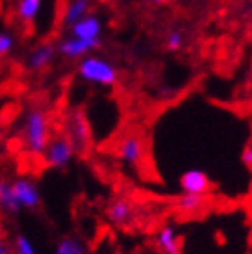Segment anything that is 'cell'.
<instances>
[{
    "mask_svg": "<svg viewBox=\"0 0 252 254\" xmlns=\"http://www.w3.org/2000/svg\"><path fill=\"white\" fill-rule=\"evenodd\" d=\"M51 118L47 110L40 107L29 108L22 123V141L31 155H42L51 141Z\"/></svg>",
    "mask_w": 252,
    "mask_h": 254,
    "instance_id": "cell-1",
    "label": "cell"
},
{
    "mask_svg": "<svg viewBox=\"0 0 252 254\" xmlns=\"http://www.w3.org/2000/svg\"><path fill=\"white\" fill-rule=\"evenodd\" d=\"M78 76L85 83L101 88H112L119 79V70L116 64L101 54H88L78 62Z\"/></svg>",
    "mask_w": 252,
    "mask_h": 254,
    "instance_id": "cell-2",
    "label": "cell"
},
{
    "mask_svg": "<svg viewBox=\"0 0 252 254\" xmlns=\"http://www.w3.org/2000/svg\"><path fill=\"white\" fill-rule=\"evenodd\" d=\"M76 153L78 152H76L74 144L70 142V139L65 133H58V135L51 137V141L45 146L42 157H44V162L49 168H53V170H65V168L72 164Z\"/></svg>",
    "mask_w": 252,
    "mask_h": 254,
    "instance_id": "cell-3",
    "label": "cell"
},
{
    "mask_svg": "<svg viewBox=\"0 0 252 254\" xmlns=\"http://www.w3.org/2000/svg\"><path fill=\"white\" fill-rule=\"evenodd\" d=\"M103 44V38L97 40H83V38H76V36H65L56 44V53L58 56L65 60H81L88 54L96 53Z\"/></svg>",
    "mask_w": 252,
    "mask_h": 254,
    "instance_id": "cell-4",
    "label": "cell"
},
{
    "mask_svg": "<svg viewBox=\"0 0 252 254\" xmlns=\"http://www.w3.org/2000/svg\"><path fill=\"white\" fill-rule=\"evenodd\" d=\"M11 190L15 195L16 202H18L22 211H31L36 209L42 204V193H40L38 184L29 179V177H18L11 181Z\"/></svg>",
    "mask_w": 252,
    "mask_h": 254,
    "instance_id": "cell-5",
    "label": "cell"
},
{
    "mask_svg": "<svg viewBox=\"0 0 252 254\" xmlns=\"http://www.w3.org/2000/svg\"><path fill=\"white\" fill-rule=\"evenodd\" d=\"M65 127H67V132L65 135L70 139V142L74 144L76 152H83L87 150L88 142H90V127H88L87 118L83 116V112L79 110H74L67 116V121H65Z\"/></svg>",
    "mask_w": 252,
    "mask_h": 254,
    "instance_id": "cell-6",
    "label": "cell"
},
{
    "mask_svg": "<svg viewBox=\"0 0 252 254\" xmlns=\"http://www.w3.org/2000/svg\"><path fill=\"white\" fill-rule=\"evenodd\" d=\"M179 186L182 193H191V195H207L213 190V182L209 175L200 168H189L179 179Z\"/></svg>",
    "mask_w": 252,
    "mask_h": 254,
    "instance_id": "cell-7",
    "label": "cell"
},
{
    "mask_svg": "<svg viewBox=\"0 0 252 254\" xmlns=\"http://www.w3.org/2000/svg\"><path fill=\"white\" fill-rule=\"evenodd\" d=\"M117 159L126 166H137L144 159V141L141 135L130 133L121 139L117 146Z\"/></svg>",
    "mask_w": 252,
    "mask_h": 254,
    "instance_id": "cell-8",
    "label": "cell"
},
{
    "mask_svg": "<svg viewBox=\"0 0 252 254\" xmlns=\"http://www.w3.org/2000/svg\"><path fill=\"white\" fill-rule=\"evenodd\" d=\"M56 56H58L56 45L51 42H44V44L36 45L34 49H31L29 54L25 56V67L29 68L31 72H42L54 64Z\"/></svg>",
    "mask_w": 252,
    "mask_h": 254,
    "instance_id": "cell-9",
    "label": "cell"
},
{
    "mask_svg": "<svg viewBox=\"0 0 252 254\" xmlns=\"http://www.w3.org/2000/svg\"><path fill=\"white\" fill-rule=\"evenodd\" d=\"M155 247L160 254H182V238L175 224H164L155 233Z\"/></svg>",
    "mask_w": 252,
    "mask_h": 254,
    "instance_id": "cell-10",
    "label": "cell"
},
{
    "mask_svg": "<svg viewBox=\"0 0 252 254\" xmlns=\"http://www.w3.org/2000/svg\"><path fill=\"white\" fill-rule=\"evenodd\" d=\"M103 29H105V24L101 16L97 13H88L68 29V34L83 40H97L103 38Z\"/></svg>",
    "mask_w": 252,
    "mask_h": 254,
    "instance_id": "cell-11",
    "label": "cell"
},
{
    "mask_svg": "<svg viewBox=\"0 0 252 254\" xmlns=\"http://www.w3.org/2000/svg\"><path fill=\"white\" fill-rule=\"evenodd\" d=\"M88 13H92V0H67L62 13V25L65 29H70Z\"/></svg>",
    "mask_w": 252,
    "mask_h": 254,
    "instance_id": "cell-12",
    "label": "cell"
},
{
    "mask_svg": "<svg viewBox=\"0 0 252 254\" xmlns=\"http://www.w3.org/2000/svg\"><path fill=\"white\" fill-rule=\"evenodd\" d=\"M105 215H107L110 224L123 227V225L130 224V220L133 218V204L126 198H116L108 204Z\"/></svg>",
    "mask_w": 252,
    "mask_h": 254,
    "instance_id": "cell-13",
    "label": "cell"
},
{
    "mask_svg": "<svg viewBox=\"0 0 252 254\" xmlns=\"http://www.w3.org/2000/svg\"><path fill=\"white\" fill-rule=\"evenodd\" d=\"M42 7H44V0H18L15 11L22 24L31 25L38 20Z\"/></svg>",
    "mask_w": 252,
    "mask_h": 254,
    "instance_id": "cell-14",
    "label": "cell"
},
{
    "mask_svg": "<svg viewBox=\"0 0 252 254\" xmlns=\"http://www.w3.org/2000/svg\"><path fill=\"white\" fill-rule=\"evenodd\" d=\"M0 211L7 216H16L22 211L11 190V181L7 179H0Z\"/></svg>",
    "mask_w": 252,
    "mask_h": 254,
    "instance_id": "cell-15",
    "label": "cell"
},
{
    "mask_svg": "<svg viewBox=\"0 0 252 254\" xmlns=\"http://www.w3.org/2000/svg\"><path fill=\"white\" fill-rule=\"evenodd\" d=\"M205 196L204 195H191V193H182L177 198V207L186 215H196L205 207Z\"/></svg>",
    "mask_w": 252,
    "mask_h": 254,
    "instance_id": "cell-16",
    "label": "cell"
},
{
    "mask_svg": "<svg viewBox=\"0 0 252 254\" xmlns=\"http://www.w3.org/2000/svg\"><path fill=\"white\" fill-rule=\"evenodd\" d=\"M87 247L81 240L74 238V236H65L56 244L53 254H87Z\"/></svg>",
    "mask_w": 252,
    "mask_h": 254,
    "instance_id": "cell-17",
    "label": "cell"
},
{
    "mask_svg": "<svg viewBox=\"0 0 252 254\" xmlns=\"http://www.w3.org/2000/svg\"><path fill=\"white\" fill-rule=\"evenodd\" d=\"M184 44H186V33L180 29V27H173V29L168 31L164 45L170 53H179V51L184 47Z\"/></svg>",
    "mask_w": 252,
    "mask_h": 254,
    "instance_id": "cell-18",
    "label": "cell"
},
{
    "mask_svg": "<svg viewBox=\"0 0 252 254\" xmlns=\"http://www.w3.org/2000/svg\"><path fill=\"white\" fill-rule=\"evenodd\" d=\"M13 253L15 254H38L36 247H34L33 240L24 233H18L13 242Z\"/></svg>",
    "mask_w": 252,
    "mask_h": 254,
    "instance_id": "cell-19",
    "label": "cell"
},
{
    "mask_svg": "<svg viewBox=\"0 0 252 254\" xmlns=\"http://www.w3.org/2000/svg\"><path fill=\"white\" fill-rule=\"evenodd\" d=\"M16 47V36L11 31H0V58L9 56Z\"/></svg>",
    "mask_w": 252,
    "mask_h": 254,
    "instance_id": "cell-20",
    "label": "cell"
},
{
    "mask_svg": "<svg viewBox=\"0 0 252 254\" xmlns=\"http://www.w3.org/2000/svg\"><path fill=\"white\" fill-rule=\"evenodd\" d=\"M242 164L247 170H251L252 171V141L251 142H247L245 146H243V150H242Z\"/></svg>",
    "mask_w": 252,
    "mask_h": 254,
    "instance_id": "cell-21",
    "label": "cell"
},
{
    "mask_svg": "<svg viewBox=\"0 0 252 254\" xmlns=\"http://www.w3.org/2000/svg\"><path fill=\"white\" fill-rule=\"evenodd\" d=\"M13 249H11L9 244H5V242H0V254H11Z\"/></svg>",
    "mask_w": 252,
    "mask_h": 254,
    "instance_id": "cell-22",
    "label": "cell"
},
{
    "mask_svg": "<svg viewBox=\"0 0 252 254\" xmlns=\"http://www.w3.org/2000/svg\"><path fill=\"white\" fill-rule=\"evenodd\" d=\"M146 4H150V5H162V4H166V0H144Z\"/></svg>",
    "mask_w": 252,
    "mask_h": 254,
    "instance_id": "cell-23",
    "label": "cell"
},
{
    "mask_svg": "<svg viewBox=\"0 0 252 254\" xmlns=\"http://www.w3.org/2000/svg\"><path fill=\"white\" fill-rule=\"evenodd\" d=\"M0 133H2V119H0Z\"/></svg>",
    "mask_w": 252,
    "mask_h": 254,
    "instance_id": "cell-24",
    "label": "cell"
},
{
    "mask_svg": "<svg viewBox=\"0 0 252 254\" xmlns=\"http://www.w3.org/2000/svg\"><path fill=\"white\" fill-rule=\"evenodd\" d=\"M251 244H252V231H251Z\"/></svg>",
    "mask_w": 252,
    "mask_h": 254,
    "instance_id": "cell-25",
    "label": "cell"
},
{
    "mask_svg": "<svg viewBox=\"0 0 252 254\" xmlns=\"http://www.w3.org/2000/svg\"><path fill=\"white\" fill-rule=\"evenodd\" d=\"M87 254H92V253H87Z\"/></svg>",
    "mask_w": 252,
    "mask_h": 254,
    "instance_id": "cell-26",
    "label": "cell"
}]
</instances>
